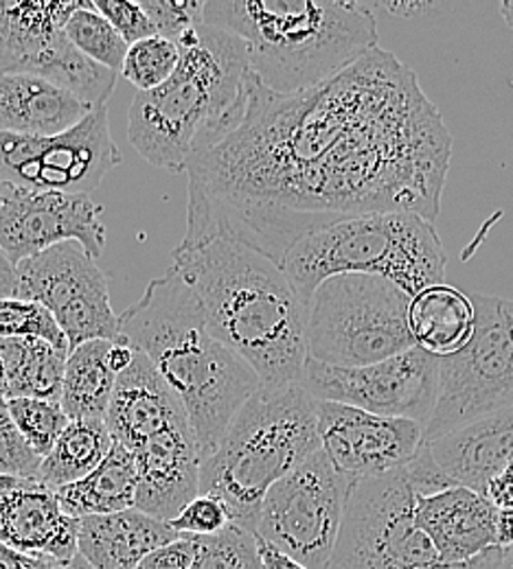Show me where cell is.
<instances>
[{"label":"cell","instance_id":"obj_1","mask_svg":"<svg viewBox=\"0 0 513 569\" xmlns=\"http://www.w3.org/2000/svg\"><path fill=\"white\" fill-rule=\"evenodd\" d=\"M450 156L437 106L379 47L296 94L250 72L244 119L187 171L182 243L233 237L282 266L296 241L347 217L433 221Z\"/></svg>","mask_w":513,"mask_h":569},{"label":"cell","instance_id":"obj_2","mask_svg":"<svg viewBox=\"0 0 513 569\" xmlns=\"http://www.w3.org/2000/svg\"><path fill=\"white\" fill-rule=\"evenodd\" d=\"M171 261L209 331L250 363L262 386L298 381L307 361V305L277 261L233 237L180 241Z\"/></svg>","mask_w":513,"mask_h":569},{"label":"cell","instance_id":"obj_3","mask_svg":"<svg viewBox=\"0 0 513 569\" xmlns=\"http://www.w3.org/2000/svg\"><path fill=\"white\" fill-rule=\"evenodd\" d=\"M119 322L121 338L146 353L180 397L205 462L262 379L209 331L196 293L171 268L147 284Z\"/></svg>","mask_w":513,"mask_h":569},{"label":"cell","instance_id":"obj_4","mask_svg":"<svg viewBox=\"0 0 513 569\" xmlns=\"http://www.w3.org/2000/svg\"><path fill=\"white\" fill-rule=\"evenodd\" d=\"M176 44V72L132 99L128 139L149 164L187 173L244 119L250 62L241 38L207 22Z\"/></svg>","mask_w":513,"mask_h":569},{"label":"cell","instance_id":"obj_5","mask_svg":"<svg viewBox=\"0 0 513 569\" xmlns=\"http://www.w3.org/2000/svg\"><path fill=\"white\" fill-rule=\"evenodd\" d=\"M205 22L241 38L250 72L282 94L316 88L377 49V20L356 0H207Z\"/></svg>","mask_w":513,"mask_h":569},{"label":"cell","instance_id":"obj_6","mask_svg":"<svg viewBox=\"0 0 513 569\" xmlns=\"http://www.w3.org/2000/svg\"><path fill=\"white\" fill-rule=\"evenodd\" d=\"M318 449L316 399L298 381L262 386L203 462L200 493L220 498L233 523L253 532L266 493Z\"/></svg>","mask_w":513,"mask_h":569},{"label":"cell","instance_id":"obj_7","mask_svg":"<svg viewBox=\"0 0 513 569\" xmlns=\"http://www.w3.org/2000/svg\"><path fill=\"white\" fill-rule=\"evenodd\" d=\"M445 250L426 217L371 213L347 217L296 241L282 268L309 305L316 287L341 274L382 277L406 293L443 283Z\"/></svg>","mask_w":513,"mask_h":569},{"label":"cell","instance_id":"obj_8","mask_svg":"<svg viewBox=\"0 0 513 569\" xmlns=\"http://www.w3.org/2000/svg\"><path fill=\"white\" fill-rule=\"evenodd\" d=\"M411 300L382 277L341 274L323 281L307 305V357L356 368L415 349Z\"/></svg>","mask_w":513,"mask_h":569},{"label":"cell","instance_id":"obj_9","mask_svg":"<svg viewBox=\"0 0 513 569\" xmlns=\"http://www.w3.org/2000/svg\"><path fill=\"white\" fill-rule=\"evenodd\" d=\"M496 548L470 563L443 561L415 517V491L404 469L354 485L329 569H501Z\"/></svg>","mask_w":513,"mask_h":569},{"label":"cell","instance_id":"obj_10","mask_svg":"<svg viewBox=\"0 0 513 569\" xmlns=\"http://www.w3.org/2000/svg\"><path fill=\"white\" fill-rule=\"evenodd\" d=\"M476 327L456 356L441 359L440 401L426 426L433 442L513 406V298L472 293Z\"/></svg>","mask_w":513,"mask_h":569},{"label":"cell","instance_id":"obj_11","mask_svg":"<svg viewBox=\"0 0 513 569\" xmlns=\"http://www.w3.org/2000/svg\"><path fill=\"white\" fill-rule=\"evenodd\" d=\"M352 489L318 449L266 493L253 535L309 569H329Z\"/></svg>","mask_w":513,"mask_h":569},{"label":"cell","instance_id":"obj_12","mask_svg":"<svg viewBox=\"0 0 513 569\" xmlns=\"http://www.w3.org/2000/svg\"><path fill=\"white\" fill-rule=\"evenodd\" d=\"M298 383L316 401L428 426L440 401L441 357L420 347L377 363L341 368L307 357Z\"/></svg>","mask_w":513,"mask_h":569},{"label":"cell","instance_id":"obj_13","mask_svg":"<svg viewBox=\"0 0 513 569\" xmlns=\"http://www.w3.org/2000/svg\"><path fill=\"white\" fill-rule=\"evenodd\" d=\"M119 162L121 153L110 134L106 106L58 137L0 132V182L90 196Z\"/></svg>","mask_w":513,"mask_h":569},{"label":"cell","instance_id":"obj_14","mask_svg":"<svg viewBox=\"0 0 513 569\" xmlns=\"http://www.w3.org/2000/svg\"><path fill=\"white\" fill-rule=\"evenodd\" d=\"M16 298L47 307L69 338L71 351L92 342H124L112 311L108 277L77 243L53 246L16 266Z\"/></svg>","mask_w":513,"mask_h":569},{"label":"cell","instance_id":"obj_15","mask_svg":"<svg viewBox=\"0 0 513 569\" xmlns=\"http://www.w3.org/2000/svg\"><path fill=\"white\" fill-rule=\"evenodd\" d=\"M101 213L103 209L90 196L0 182V248L16 266L67 241H77L99 259L106 248Z\"/></svg>","mask_w":513,"mask_h":569},{"label":"cell","instance_id":"obj_16","mask_svg":"<svg viewBox=\"0 0 513 569\" xmlns=\"http://www.w3.org/2000/svg\"><path fill=\"white\" fill-rule=\"evenodd\" d=\"M320 449L354 485L404 469L426 442V429L411 419L316 401Z\"/></svg>","mask_w":513,"mask_h":569},{"label":"cell","instance_id":"obj_17","mask_svg":"<svg viewBox=\"0 0 513 569\" xmlns=\"http://www.w3.org/2000/svg\"><path fill=\"white\" fill-rule=\"evenodd\" d=\"M79 519L36 478L0 476V541L31 557L69 563L79 555Z\"/></svg>","mask_w":513,"mask_h":569},{"label":"cell","instance_id":"obj_18","mask_svg":"<svg viewBox=\"0 0 513 569\" xmlns=\"http://www.w3.org/2000/svg\"><path fill=\"white\" fill-rule=\"evenodd\" d=\"M137 508L171 523L200 496L203 458L189 421L167 427L135 451Z\"/></svg>","mask_w":513,"mask_h":569},{"label":"cell","instance_id":"obj_19","mask_svg":"<svg viewBox=\"0 0 513 569\" xmlns=\"http://www.w3.org/2000/svg\"><path fill=\"white\" fill-rule=\"evenodd\" d=\"M189 421L180 397L160 377L151 359L137 351L128 370L117 377L106 426L115 442L132 453L167 427Z\"/></svg>","mask_w":513,"mask_h":569},{"label":"cell","instance_id":"obj_20","mask_svg":"<svg viewBox=\"0 0 513 569\" xmlns=\"http://www.w3.org/2000/svg\"><path fill=\"white\" fill-rule=\"evenodd\" d=\"M415 517L450 566L470 563L499 548L496 506L465 487L415 496Z\"/></svg>","mask_w":513,"mask_h":569},{"label":"cell","instance_id":"obj_21","mask_svg":"<svg viewBox=\"0 0 513 569\" xmlns=\"http://www.w3.org/2000/svg\"><path fill=\"white\" fill-rule=\"evenodd\" d=\"M428 445L454 485L487 496L490 482L513 460V406Z\"/></svg>","mask_w":513,"mask_h":569},{"label":"cell","instance_id":"obj_22","mask_svg":"<svg viewBox=\"0 0 513 569\" xmlns=\"http://www.w3.org/2000/svg\"><path fill=\"white\" fill-rule=\"evenodd\" d=\"M180 537L171 523L130 508L79 519L77 548L92 569H139L147 555Z\"/></svg>","mask_w":513,"mask_h":569},{"label":"cell","instance_id":"obj_23","mask_svg":"<svg viewBox=\"0 0 513 569\" xmlns=\"http://www.w3.org/2000/svg\"><path fill=\"white\" fill-rule=\"evenodd\" d=\"M90 112L92 108L47 79L27 72L0 74V132L58 137Z\"/></svg>","mask_w":513,"mask_h":569},{"label":"cell","instance_id":"obj_24","mask_svg":"<svg viewBox=\"0 0 513 569\" xmlns=\"http://www.w3.org/2000/svg\"><path fill=\"white\" fill-rule=\"evenodd\" d=\"M81 2L0 0V74H31Z\"/></svg>","mask_w":513,"mask_h":569},{"label":"cell","instance_id":"obj_25","mask_svg":"<svg viewBox=\"0 0 513 569\" xmlns=\"http://www.w3.org/2000/svg\"><path fill=\"white\" fill-rule=\"evenodd\" d=\"M408 325L422 351L441 359L456 356L472 340L476 327L472 296L452 284H433L413 296Z\"/></svg>","mask_w":513,"mask_h":569},{"label":"cell","instance_id":"obj_26","mask_svg":"<svg viewBox=\"0 0 513 569\" xmlns=\"http://www.w3.org/2000/svg\"><path fill=\"white\" fill-rule=\"evenodd\" d=\"M62 510L73 519L115 515L137 508V460L115 442L108 458L83 480L56 491Z\"/></svg>","mask_w":513,"mask_h":569},{"label":"cell","instance_id":"obj_27","mask_svg":"<svg viewBox=\"0 0 513 569\" xmlns=\"http://www.w3.org/2000/svg\"><path fill=\"white\" fill-rule=\"evenodd\" d=\"M112 345L108 340H92L69 353L60 406L71 421H106L119 377L110 366Z\"/></svg>","mask_w":513,"mask_h":569},{"label":"cell","instance_id":"obj_28","mask_svg":"<svg viewBox=\"0 0 513 569\" xmlns=\"http://www.w3.org/2000/svg\"><path fill=\"white\" fill-rule=\"evenodd\" d=\"M7 372V401L11 399H62L69 353L38 338L0 340Z\"/></svg>","mask_w":513,"mask_h":569},{"label":"cell","instance_id":"obj_29","mask_svg":"<svg viewBox=\"0 0 513 569\" xmlns=\"http://www.w3.org/2000/svg\"><path fill=\"white\" fill-rule=\"evenodd\" d=\"M115 438L106 421L81 419L71 421L58 438L51 453L42 460L38 480L58 491L90 476L110 453Z\"/></svg>","mask_w":513,"mask_h":569},{"label":"cell","instance_id":"obj_30","mask_svg":"<svg viewBox=\"0 0 513 569\" xmlns=\"http://www.w3.org/2000/svg\"><path fill=\"white\" fill-rule=\"evenodd\" d=\"M31 74L47 79L53 86L71 92L92 110L106 106L119 77V72L110 71L86 58L81 51H77L65 36V31L40 58Z\"/></svg>","mask_w":513,"mask_h":569},{"label":"cell","instance_id":"obj_31","mask_svg":"<svg viewBox=\"0 0 513 569\" xmlns=\"http://www.w3.org/2000/svg\"><path fill=\"white\" fill-rule=\"evenodd\" d=\"M65 36L77 51H81L92 62L121 72L130 44L119 36V31L97 11L95 0H83L81 7L65 24Z\"/></svg>","mask_w":513,"mask_h":569},{"label":"cell","instance_id":"obj_32","mask_svg":"<svg viewBox=\"0 0 513 569\" xmlns=\"http://www.w3.org/2000/svg\"><path fill=\"white\" fill-rule=\"evenodd\" d=\"M38 338L51 347L71 353V345L53 313L33 300L0 298V340Z\"/></svg>","mask_w":513,"mask_h":569},{"label":"cell","instance_id":"obj_33","mask_svg":"<svg viewBox=\"0 0 513 569\" xmlns=\"http://www.w3.org/2000/svg\"><path fill=\"white\" fill-rule=\"evenodd\" d=\"M7 406L18 431L40 460H45L51 453L58 438L71 423V419L58 401L11 399L7 401Z\"/></svg>","mask_w":513,"mask_h":569},{"label":"cell","instance_id":"obj_34","mask_svg":"<svg viewBox=\"0 0 513 569\" xmlns=\"http://www.w3.org/2000/svg\"><path fill=\"white\" fill-rule=\"evenodd\" d=\"M196 543L191 569H264L255 535L237 523L211 537H196Z\"/></svg>","mask_w":513,"mask_h":569},{"label":"cell","instance_id":"obj_35","mask_svg":"<svg viewBox=\"0 0 513 569\" xmlns=\"http://www.w3.org/2000/svg\"><path fill=\"white\" fill-rule=\"evenodd\" d=\"M180 64V49L176 42L154 36L130 47L121 74L137 88L149 92L162 86Z\"/></svg>","mask_w":513,"mask_h":569},{"label":"cell","instance_id":"obj_36","mask_svg":"<svg viewBox=\"0 0 513 569\" xmlns=\"http://www.w3.org/2000/svg\"><path fill=\"white\" fill-rule=\"evenodd\" d=\"M158 36L178 42L205 24V0H139Z\"/></svg>","mask_w":513,"mask_h":569},{"label":"cell","instance_id":"obj_37","mask_svg":"<svg viewBox=\"0 0 513 569\" xmlns=\"http://www.w3.org/2000/svg\"><path fill=\"white\" fill-rule=\"evenodd\" d=\"M42 460L27 445L9 415L7 401H0V476L36 478Z\"/></svg>","mask_w":513,"mask_h":569},{"label":"cell","instance_id":"obj_38","mask_svg":"<svg viewBox=\"0 0 513 569\" xmlns=\"http://www.w3.org/2000/svg\"><path fill=\"white\" fill-rule=\"evenodd\" d=\"M233 523V515L220 498L200 493L171 521V528L182 537H211Z\"/></svg>","mask_w":513,"mask_h":569},{"label":"cell","instance_id":"obj_39","mask_svg":"<svg viewBox=\"0 0 513 569\" xmlns=\"http://www.w3.org/2000/svg\"><path fill=\"white\" fill-rule=\"evenodd\" d=\"M97 11L119 31V36L132 47L141 40L158 36L141 2L130 0H95Z\"/></svg>","mask_w":513,"mask_h":569},{"label":"cell","instance_id":"obj_40","mask_svg":"<svg viewBox=\"0 0 513 569\" xmlns=\"http://www.w3.org/2000/svg\"><path fill=\"white\" fill-rule=\"evenodd\" d=\"M196 537H180L151 555H147L139 569H191L196 561Z\"/></svg>","mask_w":513,"mask_h":569},{"label":"cell","instance_id":"obj_41","mask_svg":"<svg viewBox=\"0 0 513 569\" xmlns=\"http://www.w3.org/2000/svg\"><path fill=\"white\" fill-rule=\"evenodd\" d=\"M62 563L24 555L0 541V569H60Z\"/></svg>","mask_w":513,"mask_h":569},{"label":"cell","instance_id":"obj_42","mask_svg":"<svg viewBox=\"0 0 513 569\" xmlns=\"http://www.w3.org/2000/svg\"><path fill=\"white\" fill-rule=\"evenodd\" d=\"M373 7L386 11L395 18H404V20L420 18L424 13H431V11L440 9L437 2H428V0L426 2H422V0H391V2H375Z\"/></svg>","mask_w":513,"mask_h":569},{"label":"cell","instance_id":"obj_43","mask_svg":"<svg viewBox=\"0 0 513 569\" xmlns=\"http://www.w3.org/2000/svg\"><path fill=\"white\" fill-rule=\"evenodd\" d=\"M485 498L496 508H513V460L490 482Z\"/></svg>","mask_w":513,"mask_h":569},{"label":"cell","instance_id":"obj_44","mask_svg":"<svg viewBox=\"0 0 513 569\" xmlns=\"http://www.w3.org/2000/svg\"><path fill=\"white\" fill-rule=\"evenodd\" d=\"M257 539V537H255ZM257 548H259V557H262V568L264 569H309L303 563H298L293 557H288L286 552L277 550L275 546L266 543L264 539H257Z\"/></svg>","mask_w":513,"mask_h":569},{"label":"cell","instance_id":"obj_45","mask_svg":"<svg viewBox=\"0 0 513 569\" xmlns=\"http://www.w3.org/2000/svg\"><path fill=\"white\" fill-rule=\"evenodd\" d=\"M496 541L501 550L513 546V508H496Z\"/></svg>","mask_w":513,"mask_h":569},{"label":"cell","instance_id":"obj_46","mask_svg":"<svg viewBox=\"0 0 513 569\" xmlns=\"http://www.w3.org/2000/svg\"><path fill=\"white\" fill-rule=\"evenodd\" d=\"M16 283H18V272L16 263L7 257V252L0 248V298H11L16 296Z\"/></svg>","mask_w":513,"mask_h":569},{"label":"cell","instance_id":"obj_47","mask_svg":"<svg viewBox=\"0 0 513 569\" xmlns=\"http://www.w3.org/2000/svg\"><path fill=\"white\" fill-rule=\"evenodd\" d=\"M499 11H501L503 20L507 22V27L513 29V0H503V2H499Z\"/></svg>","mask_w":513,"mask_h":569},{"label":"cell","instance_id":"obj_48","mask_svg":"<svg viewBox=\"0 0 513 569\" xmlns=\"http://www.w3.org/2000/svg\"><path fill=\"white\" fill-rule=\"evenodd\" d=\"M60 569H92L90 566H88V561L81 557V555H77L75 559H71L69 563H62L60 566Z\"/></svg>","mask_w":513,"mask_h":569},{"label":"cell","instance_id":"obj_49","mask_svg":"<svg viewBox=\"0 0 513 569\" xmlns=\"http://www.w3.org/2000/svg\"><path fill=\"white\" fill-rule=\"evenodd\" d=\"M0 401H7V372H4L2 356H0Z\"/></svg>","mask_w":513,"mask_h":569},{"label":"cell","instance_id":"obj_50","mask_svg":"<svg viewBox=\"0 0 513 569\" xmlns=\"http://www.w3.org/2000/svg\"><path fill=\"white\" fill-rule=\"evenodd\" d=\"M501 569H513V546L510 550H505V555H503V563H501Z\"/></svg>","mask_w":513,"mask_h":569}]
</instances>
